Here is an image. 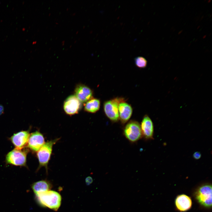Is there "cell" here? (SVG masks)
Returning a JSON list of instances; mask_svg holds the SVG:
<instances>
[{"label": "cell", "mask_w": 212, "mask_h": 212, "mask_svg": "<svg viewBox=\"0 0 212 212\" xmlns=\"http://www.w3.org/2000/svg\"><path fill=\"white\" fill-rule=\"evenodd\" d=\"M93 182V179L90 176L87 177L85 179V182L87 185L91 184Z\"/></svg>", "instance_id": "18"}, {"label": "cell", "mask_w": 212, "mask_h": 212, "mask_svg": "<svg viewBox=\"0 0 212 212\" xmlns=\"http://www.w3.org/2000/svg\"><path fill=\"white\" fill-rule=\"evenodd\" d=\"M119 118L122 124H125L129 120L132 113L131 106L124 101L120 102L118 106Z\"/></svg>", "instance_id": "12"}, {"label": "cell", "mask_w": 212, "mask_h": 212, "mask_svg": "<svg viewBox=\"0 0 212 212\" xmlns=\"http://www.w3.org/2000/svg\"><path fill=\"white\" fill-rule=\"evenodd\" d=\"M143 137L146 139H153L154 126L153 122L147 115L143 117L140 125Z\"/></svg>", "instance_id": "11"}, {"label": "cell", "mask_w": 212, "mask_h": 212, "mask_svg": "<svg viewBox=\"0 0 212 212\" xmlns=\"http://www.w3.org/2000/svg\"><path fill=\"white\" fill-rule=\"evenodd\" d=\"M100 105V100L93 97L85 102L84 109L87 112L95 113L99 110Z\"/></svg>", "instance_id": "15"}, {"label": "cell", "mask_w": 212, "mask_h": 212, "mask_svg": "<svg viewBox=\"0 0 212 212\" xmlns=\"http://www.w3.org/2000/svg\"><path fill=\"white\" fill-rule=\"evenodd\" d=\"M30 135L28 130L21 131L14 134L9 139L16 148L22 149L27 145Z\"/></svg>", "instance_id": "9"}, {"label": "cell", "mask_w": 212, "mask_h": 212, "mask_svg": "<svg viewBox=\"0 0 212 212\" xmlns=\"http://www.w3.org/2000/svg\"><path fill=\"white\" fill-rule=\"evenodd\" d=\"M201 154L198 151L195 152L193 155V158L196 160H198L200 159L201 157Z\"/></svg>", "instance_id": "17"}, {"label": "cell", "mask_w": 212, "mask_h": 212, "mask_svg": "<svg viewBox=\"0 0 212 212\" xmlns=\"http://www.w3.org/2000/svg\"><path fill=\"white\" fill-rule=\"evenodd\" d=\"M52 185L50 182L47 180H42L33 183L32 189L35 195L50 190Z\"/></svg>", "instance_id": "14"}, {"label": "cell", "mask_w": 212, "mask_h": 212, "mask_svg": "<svg viewBox=\"0 0 212 212\" xmlns=\"http://www.w3.org/2000/svg\"><path fill=\"white\" fill-rule=\"evenodd\" d=\"M195 198L201 205L207 208L212 206V186L209 184L199 187L195 193Z\"/></svg>", "instance_id": "5"}, {"label": "cell", "mask_w": 212, "mask_h": 212, "mask_svg": "<svg viewBox=\"0 0 212 212\" xmlns=\"http://www.w3.org/2000/svg\"><path fill=\"white\" fill-rule=\"evenodd\" d=\"M81 107V102L74 95L69 96L64 101L63 108L65 113L72 115L78 113Z\"/></svg>", "instance_id": "7"}, {"label": "cell", "mask_w": 212, "mask_h": 212, "mask_svg": "<svg viewBox=\"0 0 212 212\" xmlns=\"http://www.w3.org/2000/svg\"><path fill=\"white\" fill-rule=\"evenodd\" d=\"M36 42H33V44H34L36 43Z\"/></svg>", "instance_id": "20"}, {"label": "cell", "mask_w": 212, "mask_h": 212, "mask_svg": "<svg viewBox=\"0 0 212 212\" xmlns=\"http://www.w3.org/2000/svg\"><path fill=\"white\" fill-rule=\"evenodd\" d=\"M135 62L136 65L140 68H145L147 64V60L142 57H138L135 58Z\"/></svg>", "instance_id": "16"}, {"label": "cell", "mask_w": 212, "mask_h": 212, "mask_svg": "<svg viewBox=\"0 0 212 212\" xmlns=\"http://www.w3.org/2000/svg\"><path fill=\"white\" fill-rule=\"evenodd\" d=\"M45 143L43 135L37 131L30 134L27 145L31 151L37 152Z\"/></svg>", "instance_id": "8"}, {"label": "cell", "mask_w": 212, "mask_h": 212, "mask_svg": "<svg viewBox=\"0 0 212 212\" xmlns=\"http://www.w3.org/2000/svg\"><path fill=\"white\" fill-rule=\"evenodd\" d=\"M124 101V99L122 98L116 97L104 103L103 108L105 113L112 121L115 122L119 120L118 106L120 102Z\"/></svg>", "instance_id": "4"}, {"label": "cell", "mask_w": 212, "mask_h": 212, "mask_svg": "<svg viewBox=\"0 0 212 212\" xmlns=\"http://www.w3.org/2000/svg\"><path fill=\"white\" fill-rule=\"evenodd\" d=\"M176 207L180 211H185L189 210L192 205L191 198L185 194L178 196L175 201Z\"/></svg>", "instance_id": "13"}, {"label": "cell", "mask_w": 212, "mask_h": 212, "mask_svg": "<svg viewBox=\"0 0 212 212\" xmlns=\"http://www.w3.org/2000/svg\"><path fill=\"white\" fill-rule=\"evenodd\" d=\"M28 151L15 148L6 155L5 161L7 164L15 166H26V156Z\"/></svg>", "instance_id": "3"}, {"label": "cell", "mask_w": 212, "mask_h": 212, "mask_svg": "<svg viewBox=\"0 0 212 212\" xmlns=\"http://www.w3.org/2000/svg\"><path fill=\"white\" fill-rule=\"evenodd\" d=\"M25 30V29L24 28H23L22 29V30L23 31H24Z\"/></svg>", "instance_id": "21"}, {"label": "cell", "mask_w": 212, "mask_h": 212, "mask_svg": "<svg viewBox=\"0 0 212 212\" xmlns=\"http://www.w3.org/2000/svg\"><path fill=\"white\" fill-rule=\"evenodd\" d=\"M74 95L82 103H85L93 98L92 90L86 85L80 84L77 85L74 90Z\"/></svg>", "instance_id": "10"}, {"label": "cell", "mask_w": 212, "mask_h": 212, "mask_svg": "<svg viewBox=\"0 0 212 212\" xmlns=\"http://www.w3.org/2000/svg\"><path fill=\"white\" fill-rule=\"evenodd\" d=\"M59 139L57 138L45 142L37 152V156L39 162L37 171L41 168L44 167L47 173L48 164L52 154L53 146Z\"/></svg>", "instance_id": "2"}, {"label": "cell", "mask_w": 212, "mask_h": 212, "mask_svg": "<svg viewBox=\"0 0 212 212\" xmlns=\"http://www.w3.org/2000/svg\"><path fill=\"white\" fill-rule=\"evenodd\" d=\"M35 195L38 203L43 207L57 211L60 206L62 197L56 191L50 190Z\"/></svg>", "instance_id": "1"}, {"label": "cell", "mask_w": 212, "mask_h": 212, "mask_svg": "<svg viewBox=\"0 0 212 212\" xmlns=\"http://www.w3.org/2000/svg\"><path fill=\"white\" fill-rule=\"evenodd\" d=\"M123 133L125 138L130 142L134 143L143 137L140 125L137 121L132 120L125 126Z\"/></svg>", "instance_id": "6"}, {"label": "cell", "mask_w": 212, "mask_h": 212, "mask_svg": "<svg viewBox=\"0 0 212 212\" xmlns=\"http://www.w3.org/2000/svg\"><path fill=\"white\" fill-rule=\"evenodd\" d=\"M4 113V107L1 104H0V116Z\"/></svg>", "instance_id": "19"}]
</instances>
